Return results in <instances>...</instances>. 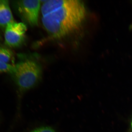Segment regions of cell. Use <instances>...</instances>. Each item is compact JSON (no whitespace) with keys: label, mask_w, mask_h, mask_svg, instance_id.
<instances>
[{"label":"cell","mask_w":132,"mask_h":132,"mask_svg":"<svg viewBox=\"0 0 132 132\" xmlns=\"http://www.w3.org/2000/svg\"><path fill=\"white\" fill-rule=\"evenodd\" d=\"M42 23L51 37L60 39L80 27L86 16L83 2L78 0L41 1Z\"/></svg>","instance_id":"obj_1"},{"label":"cell","mask_w":132,"mask_h":132,"mask_svg":"<svg viewBox=\"0 0 132 132\" xmlns=\"http://www.w3.org/2000/svg\"><path fill=\"white\" fill-rule=\"evenodd\" d=\"M15 66V70L11 75L21 92L30 89L40 80L42 69L37 62L26 60L18 63Z\"/></svg>","instance_id":"obj_2"},{"label":"cell","mask_w":132,"mask_h":132,"mask_svg":"<svg viewBox=\"0 0 132 132\" xmlns=\"http://www.w3.org/2000/svg\"><path fill=\"white\" fill-rule=\"evenodd\" d=\"M27 30V26L24 23L14 21L9 23L5 29V44L9 47H20L24 42Z\"/></svg>","instance_id":"obj_3"},{"label":"cell","mask_w":132,"mask_h":132,"mask_svg":"<svg viewBox=\"0 0 132 132\" xmlns=\"http://www.w3.org/2000/svg\"><path fill=\"white\" fill-rule=\"evenodd\" d=\"M40 1H20L16 3L20 15L25 22L32 26L38 25Z\"/></svg>","instance_id":"obj_4"},{"label":"cell","mask_w":132,"mask_h":132,"mask_svg":"<svg viewBox=\"0 0 132 132\" xmlns=\"http://www.w3.org/2000/svg\"><path fill=\"white\" fill-rule=\"evenodd\" d=\"M14 21L9 2L0 0V27L5 29L9 23Z\"/></svg>","instance_id":"obj_5"},{"label":"cell","mask_w":132,"mask_h":132,"mask_svg":"<svg viewBox=\"0 0 132 132\" xmlns=\"http://www.w3.org/2000/svg\"><path fill=\"white\" fill-rule=\"evenodd\" d=\"M0 62L14 65L15 57L12 51L9 48L0 46Z\"/></svg>","instance_id":"obj_6"},{"label":"cell","mask_w":132,"mask_h":132,"mask_svg":"<svg viewBox=\"0 0 132 132\" xmlns=\"http://www.w3.org/2000/svg\"><path fill=\"white\" fill-rule=\"evenodd\" d=\"M0 62V74L7 73L12 74L15 70V66Z\"/></svg>","instance_id":"obj_7"},{"label":"cell","mask_w":132,"mask_h":132,"mask_svg":"<svg viewBox=\"0 0 132 132\" xmlns=\"http://www.w3.org/2000/svg\"><path fill=\"white\" fill-rule=\"evenodd\" d=\"M31 132H55L52 128L47 126L41 127L35 129Z\"/></svg>","instance_id":"obj_8"},{"label":"cell","mask_w":132,"mask_h":132,"mask_svg":"<svg viewBox=\"0 0 132 132\" xmlns=\"http://www.w3.org/2000/svg\"><path fill=\"white\" fill-rule=\"evenodd\" d=\"M131 127L132 129V119L131 122Z\"/></svg>","instance_id":"obj_9"}]
</instances>
